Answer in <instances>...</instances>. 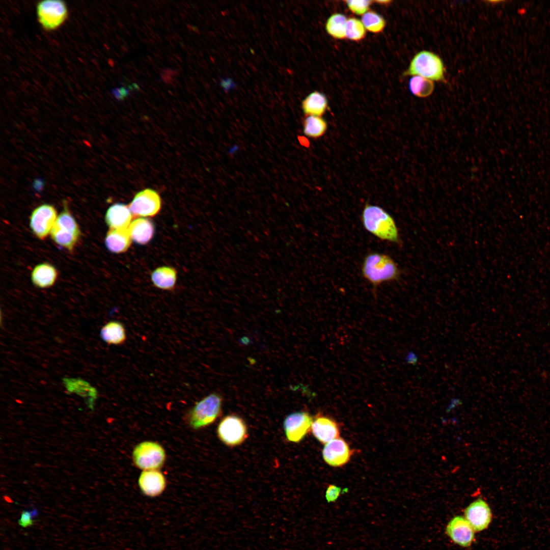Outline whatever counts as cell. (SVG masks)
I'll return each mask as SVG.
<instances>
[{"instance_id": "cell-1", "label": "cell", "mask_w": 550, "mask_h": 550, "mask_svg": "<svg viewBox=\"0 0 550 550\" xmlns=\"http://www.w3.org/2000/svg\"><path fill=\"white\" fill-rule=\"evenodd\" d=\"M361 220L364 228L378 238L399 244L398 228L393 217L384 209L377 205L366 203Z\"/></svg>"}, {"instance_id": "cell-2", "label": "cell", "mask_w": 550, "mask_h": 550, "mask_svg": "<svg viewBox=\"0 0 550 550\" xmlns=\"http://www.w3.org/2000/svg\"><path fill=\"white\" fill-rule=\"evenodd\" d=\"M363 277L376 289L381 284L398 280L401 272L389 255L370 252L364 257L361 267Z\"/></svg>"}, {"instance_id": "cell-3", "label": "cell", "mask_w": 550, "mask_h": 550, "mask_svg": "<svg viewBox=\"0 0 550 550\" xmlns=\"http://www.w3.org/2000/svg\"><path fill=\"white\" fill-rule=\"evenodd\" d=\"M445 71L444 62L437 54L423 50L413 57L403 76H419L433 81L446 82Z\"/></svg>"}, {"instance_id": "cell-4", "label": "cell", "mask_w": 550, "mask_h": 550, "mask_svg": "<svg viewBox=\"0 0 550 550\" xmlns=\"http://www.w3.org/2000/svg\"><path fill=\"white\" fill-rule=\"evenodd\" d=\"M223 398L216 393H211L196 402L185 416L187 424L194 429H199L213 423L222 414Z\"/></svg>"}, {"instance_id": "cell-5", "label": "cell", "mask_w": 550, "mask_h": 550, "mask_svg": "<svg viewBox=\"0 0 550 550\" xmlns=\"http://www.w3.org/2000/svg\"><path fill=\"white\" fill-rule=\"evenodd\" d=\"M50 234L57 244L69 251L73 250L80 237L79 228L69 212L66 201L64 209L58 216Z\"/></svg>"}, {"instance_id": "cell-6", "label": "cell", "mask_w": 550, "mask_h": 550, "mask_svg": "<svg viewBox=\"0 0 550 550\" xmlns=\"http://www.w3.org/2000/svg\"><path fill=\"white\" fill-rule=\"evenodd\" d=\"M132 458L134 465L143 471L158 470L165 462L166 454L159 444L153 441H144L134 447Z\"/></svg>"}, {"instance_id": "cell-7", "label": "cell", "mask_w": 550, "mask_h": 550, "mask_svg": "<svg viewBox=\"0 0 550 550\" xmlns=\"http://www.w3.org/2000/svg\"><path fill=\"white\" fill-rule=\"evenodd\" d=\"M217 434L221 442L231 447L241 445L248 436L247 426L243 420L233 415H228L221 421Z\"/></svg>"}, {"instance_id": "cell-8", "label": "cell", "mask_w": 550, "mask_h": 550, "mask_svg": "<svg viewBox=\"0 0 550 550\" xmlns=\"http://www.w3.org/2000/svg\"><path fill=\"white\" fill-rule=\"evenodd\" d=\"M39 22L46 30L59 28L66 20L67 8L63 1L46 0L39 2L37 6Z\"/></svg>"}, {"instance_id": "cell-9", "label": "cell", "mask_w": 550, "mask_h": 550, "mask_svg": "<svg viewBox=\"0 0 550 550\" xmlns=\"http://www.w3.org/2000/svg\"><path fill=\"white\" fill-rule=\"evenodd\" d=\"M161 198L155 190L146 188L138 192L129 205L133 216H154L160 210Z\"/></svg>"}, {"instance_id": "cell-10", "label": "cell", "mask_w": 550, "mask_h": 550, "mask_svg": "<svg viewBox=\"0 0 550 550\" xmlns=\"http://www.w3.org/2000/svg\"><path fill=\"white\" fill-rule=\"evenodd\" d=\"M57 217V211L52 205H40L33 211L30 217L32 232L40 239H45L50 234Z\"/></svg>"}, {"instance_id": "cell-11", "label": "cell", "mask_w": 550, "mask_h": 550, "mask_svg": "<svg viewBox=\"0 0 550 550\" xmlns=\"http://www.w3.org/2000/svg\"><path fill=\"white\" fill-rule=\"evenodd\" d=\"M313 419L306 411L293 413L286 417L283 426L287 439L298 443L311 431Z\"/></svg>"}, {"instance_id": "cell-12", "label": "cell", "mask_w": 550, "mask_h": 550, "mask_svg": "<svg viewBox=\"0 0 550 550\" xmlns=\"http://www.w3.org/2000/svg\"><path fill=\"white\" fill-rule=\"evenodd\" d=\"M464 518L469 522L475 532L486 529L492 520L491 509L482 499L479 498L472 502L464 511Z\"/></svg>"}, {"instance_id": "cell-13", "label": "cell", "mask_w": 550, "mask_h": 550, "mask_svg": "<svg viewBox=\"0 0 550 550\" xmlns=\"http://www.w3.org/2000/svg\"><path fill=\"white\" fill-rule=\"evenodd\" d=\"M446 532L455 544L466 547L471 545L475 539V531L464 517L457 515L447 524Z\"/></svg>"}, {"instance_id": "cell-14", "label": "cell", "mask_w": 550, "mask_h": 550, "mask_svg": "<svg viewBox=\"0 0 550 550\" xmlns=\"http://www.w3.org/2000/svg\"><path fill=\"white\" fill-rule=\"evenodd\" d=\"M352 453L348 444L340 437L325 444L322 450L324 461L334 467H340L346 464L350 460Z\"/></svg>"}, {"instance_id": "cell-15", "label": "cell", "mask_w": 550, "mask_h": 550, "mask_svg": "<svg viewBox=\"0 0 550 550\" xmlns=\"http://www.w3.org/2000/svg\"><path fill=\"white\" fill-rule=\"evenodd\" d=\"M138 483L142 492L150 497L160 495L167 485L166 479L159 470L143 471L140 475Z\"/></svg>"}, {"instance_id": "cell-16", "label": "cell", "mask_w": 550, "mask_h": 550, "mask_svg": "<svg viewBox=\"0 0 550 550\" xmlns=\"http://www.w3.org/2000/svg\"><path fill=\"white\" fill-rule=\"evenodd\" d=\"M311 431L321 443L326 444L339 437L340 429L337 422L327 416L317 415L313 421Z\"/></svg>"}, {"instance_id": "cell-17", "label": "cell", "mask_w": 550, "mask_h": 550, "mask_svg": "<svg viewBox=\"0 0 550 550\" xmlns=\"http://www.w3.org/2000/svg\"><path fill=\"white\" fill-rule=\"evenodd\" d=\"M132 214L129 206L123 203L111 205L106 211L105 219L111 229H127L131 223Z\"/></svg>"}, {"instance_id": "cell-18", "label": "cell", "mask_w": 550, "mask_h": 550, "mask_svg": "<svg viewBox=\"0 0 550 550\" xmlns=\"http://www.w3.org/2000/svg\"><path fill=\"white\" fill-rule=\"evenodd\" d=\"M63 384L69 393H75L87 399L86 403L91 409H94L95 400L97 398L98 392L95 388L85 380L78 378H67L63 379Z\"/></svg>"}, {"instance_id": "cell-19", "label": "cell", "mask_w": 550, "mask_h": 550, "mask_svg": "<svg viewBox=\"0 0 550 550\" xmlns=\"http://www.w3.org/2000/svg\"><path fill=\"white\" fill-rule=\"evenodd\" d=\"M128 230L132 240L139 244H146L152 238L154 233V226L150 220L144 218H138L129 226Z\"/></svg>"}, {"instance_id": "cell-20", "label": "cell", "mask_w": 550, "mask_h": 550, "mask_svg": "<svg viewBox=\"0 0 550 550\" xmlns=\"http://www.w3.org/2000/svg\"><path fill=\"white\" fill-rule=\"evenodd\" d=\"M131 241L128 228L109 229L106 235L105 243L110 252L119 254L127 251L131 245Z\"/></svg>"}, {"instance_id": "cell-21", "label": "cell", "mask_w": 550, "mask_h": 550, "mask_svg": "<svg viewBox=\"0 0 550 550\" xmlns=\"http://www.w3.org/2000/svg\"><path fill=\"white\" fill-rule=\"evenodd\" d=\"M328 101L322 93L314 91L309 94L302 101L301 108L307 116L322 117L326 111Z\"/></svg>"}, {"instance_id": "cell-22", "label": "cell", "mask_w": 550, "mask_h": 550, "mask_svg": "<svg viewBox=\"0 0 550 550\" xmlns=\"http://www.w3.org/2000/svg\"><path fill=\"white\" fill-rule=\"evenodd\" d=\"M57 276L58 272L55 267L51 264L44 263L35 267L31 274V279L36 286L45 288L54 284Z\"/></svg>"}, {"instance_id": "cell-23", "label": "cell", "mask_w": 550, "mask_h": 550, "mask_svg": "<svg viewBox=\"0 0 550 550\" xmlns=\"http://www.w3.org/2000/svg\"><path fill=\"white\" fill-rule=\"evenodd\" d=\"M100 335L105 342L111 345L122 344L126 339L125 328L118 321H111L106 323L102 327Z\"/></svg>"}, {"instance_id": "cell-24", "label": "cell", "mask_w": 550, "mask_h": 550, "mask_svg": "<svg viewBox=\"0 0 550 550\" xmlns=\"http://www.w3.org/2000/svg\"><path fill=\"white\" fill-rule=\"evenodd\" d=\"M176 279V270L169 266L159 267L155 269L151 274V280L154 285L164 290L172 289L175 286Z\"/></svg>"}, {"instance_id": "cell-25", "label": "cell", "mask_w": 550, "mask_h": 550, "mask_svg": "<svg viewBox=\"0 0 550 550\" xmlns=\"http://www.w3.org/2000/svg\"><path fill=\"white\" fill-rule=\"evenodd\" d=\"M302 124L304 134L312 139L321 137L327 129V123L321 117L308 116L304 119Z\"/></svg>"}, {"instance_id": "cell-26", "label": "cell", "mask_w": 550, "mask_h": 550, "mask_svg": "<svg viewBox=\"0 0 550 550\" xmlns=\"http://www.w3.org/2000/svg\"><path fill=\"white\" fill-rule=\"evenodd\" d=\"M347 19L341 13H334L331 15L325 23V30L327 33L337 39H344L346 38V26Z\"/></svg>"}, {"instance_id": "cell-27", "label": "cell", "mask_w": 550, "mask_h": 550, "mask_svg": "<svg viewBox=\"0 0 550 550\" xmlns=\"http://www.w3.org/2000/svg\"><path fill=\"white\" fill-rule=\"evenodd\" d=\"M409 91L414 95L419 98H426L430 96L434 90V84L427 78L413 76L409 81Z\"/></svg>"}, {"instance_id": "cell-28", "label": "cell", "mask_w": 550, "mask_h": 550, "mask_svg": "<svg viewBox=\"0 0 550 550\" xmlns=\"http://www.w3.org/2000/svg\"><path fill=\"white\" fill-rule=\"evenodd\" d=\"M362 21L366 30L375 34L382 32L386 25L385 19L372 11H368L363 15Z\"/></svg>"}, {"instance_id": "cell-29", "label": "cell", "mask_w": 550, "mask_h": 550, "mask_svg": "<svg viewBox=\"0 0 550 550\" xmlns=\"http://www.w3.org/2000/svg\"><path fill=\"white\" fill-rule=\"evenodd\" d=\"M346 38L354 41L363 39L366 34V30L362 21L356 18L347 19L346 26Z\"/></svg>"}, {"instance_id": "cell-30", "label": "cell", "mask_w": 550, "mask_h": 550, "mask_svg": "<svg viewBox=\"0 0 550 550\" xmlns=\"http://www.w3.org/2000/svg\"><path fill=\"white\" fill-rule=\"evenodd\" d=\"M346 5L353 13L358 15H364L369 11L372 1L369 0L345 1Z\"/></svg>"}, {"instance_id": "cell-31", "label": "cell", "mask_w": 550, "mask_h": 550, "mask_svg": "<svg viewBox=\"0 0 550 550\" xmlns=\"http://www.w3.org/2000/svg\"><path fill=\"white\" fill-rule=\"evenodd\" d=\"M342 488L335 485H329L325 492V498L328 503H332L337 501L339 497L343 492Z\"/></svg>"}, {"instance_id": "cell-32", "label": "cell", "mask_w": 550, "mask_h": 550, "mask_svg": "<svg viewBox=\"0 0 550 550\" xmlns=\"http://www.w3.org/2000/svg\"><path fill=\"white\" fill-rule=\"evenodd\" d=\"M112 93L118 100L122 101L129 95L130 91L128 89L121 87L113 89Z\"/></svg>"}, {"instance_id": "cell-33", "label": "cell", "mask_w": 550, "mask_h": 550, "mask_svg": "<svg viewBox=\"0 0 550 550\" xmlns=\"http://www.w3.org/2000/svg\"><path fill=\"white\" fill-rule=\"evenodd\" d=\"M31 512L29 511H23L21 517L18 520L19 524L23 527H27L33 525Z\"/></svg>"}, {"instance_id": "cell-34", "label": "cell", "mask_w": 550, "mask_h": 550, "mask_svg": "<svg viewBox=\"0 0 550 550\" xmlns=\"http://www.w3.org/2000/svg\"><path fill=\"white\" fill-rule=\"evenodd\" d=\"M406 360L408 363L415 365L417 362L418 358L415 353L411 351L407 354Z\"/></svg>"}, {"instance_id": "cell-35", "label": "cell", "mask_w": 550, "mask_h": 550, "mask_svg": "<svg viewBox=\"0 0 550 550\" xmlns=\"http://www.w3.org/2000/svg\"><path fill=\"white\" fill-rule=\"evenodd\" d=\"M162 73L172 77L178 74V72L176 70L170 68H166L162 70Z\"/></svg>"}, {"instance_id": "cell-36", "label": "cell", "mask_w": 550, "mask_h": 550, "mask_svg": "<svg viewBox=\"0 0 550 550\" xmlns=\"http://www.w3.org/2000/svg\"><path fill=\"white\" fill-rule=\"evenodd\" d=\"M161 77L162 80L164 82H165L166 83H167V84H169V83L171 82V81L172 80V76L167 75L164 74L162 73L161 74Z\"/></svg>"}, {"instance_id": "cell-37", "label": "cell", "mask_w": 550, "mask_h": 550, "mask_svg": "<svg viewBox=\"0 0 550 550\" xmlns=\"http://www.w3.org/2000/svg\"><path fill=\"white\" fill-rule=\"evenodd\" d=\"M375 2H376V3H377L379 4H381V5H388L389 3H391V1H389V0H388V1L384 0V1H375Z\"/></svg>"}, {"instance_id": "cell-38", "label": "cell", "mask_w": 550, "mask_h": 550, "mask_svg": "<svg viewBox=\"0 0 550 550\" xmlns=\"http://www.w3.org/2000/svg\"><path fill=\"white\" fill-rule=\"evenodd\" d=\"M30 512L32 517H35L38 514V511L36 509H33Z\"/></svg>"}, {"instance_id": "cell-39", "label": "cell", "mask_w": 550, "mask_h": 550, "mask_svg": "<svg viewBox=\"0 0 550 550\" xmlns=\"http://www.w3.org/2000/svg\"><path fill=\"white\" fill-rule=\"evenodd\" d=\"M4 499L7 502H8L9 503H13L12 500L11 499L10 497H9L8 496H4Z\"/></svg>"}, {"instance_id": "cell-40", "label": "cell", "mask_w": 550, "mask_h": 550, "mask_svg": "<svg viewBox=\"0 0 550 550\" xmlns=\"http://www.w3.org/2000/svg\"><path fill=\"white\" fill-rule=\"evenodd\" d=\"M131 85L133 87L134 90H137V91H139L140 90V87L137 84L132 83Z\"/></svg>"}]
</instances>
